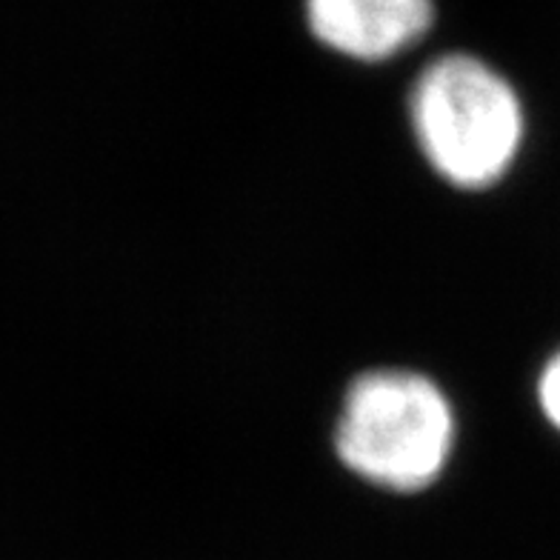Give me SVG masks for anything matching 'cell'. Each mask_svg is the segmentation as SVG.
I'll use <instances>...</instances> for the list:
<instances>
[{
  "label": "cell",
  "mask_w": 560,
  "mask_h": 560,
  "mask_svg": "<svg viewBox=\"0 0 560 560\" xmlns=\"http://www.w3.org/2000/svg\"><path fill=\"white\" fill-rule=\"evenodd\" d=\"M409 115L423 155L460 189L498 184L524 140L521 97L475 55L450 52L432 60L415 81Z\"/></svg>",
  "instance_id": "6da1fadb"
},
{
  "label": "cell",
  "mask_w": 560,
  "mask_h": 560,
  "mask_svg": "<svg viewBox=\"0 0 560 560\" xmlns=\"http://www.w3.org/2000/svg\"><path fill=\"white\" fill-rule=\"evenodd\" d=\"M317 44L343 58L377 63L423 40L435 23V0H303Z\"/></svg>",
  "instance_id": "3957f363"
},
{
  "label": "cell",
  "mask_w": 560,
  "mask_h": 560,
  "mask_svg": "<svg viewBox=\"0 0 560 560\" xmlns=\"http://www.w3.org/2000/svg\"><path fill=\"white\" fill-rule=\"evenodd\" d=\"M538 400L546 418L560 429V352L546 363L538 381Z\"/></svg>",
  "instance_id": "277c9868"
},
{
  "label": "cell",
  "mask_w": 560,
  "mask_h": 560,
  "mask_svg": "<svg viewBox=\"0 0 560 560\" xmlns=\"http://www.w3.org/2000/svg\"><path fill=\"white\" fill-rule=\"evenodd\" d=\"M335 446L340 460L369 483L418 492L450 464L455 412L446 395L418 372H366L349 386Z\"/></svg>",
  "instance_id": "7a4b0ae2"
}]
</instances>
